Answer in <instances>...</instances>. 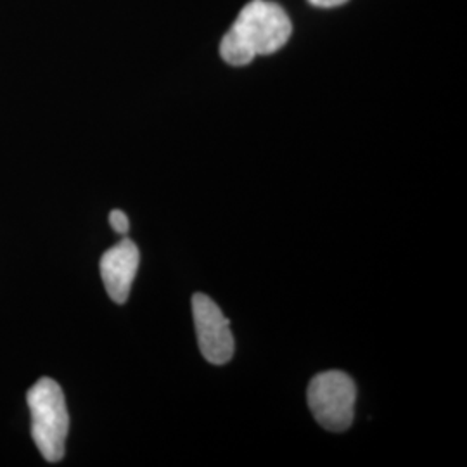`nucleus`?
Returning a JSON list of instances; mask_svg holds the SVG:
<instances>
[{
  "label": "nucleus",
  "instance_id": "obj_1",
  "mask_svg": "<svg viewBox=\"0 0 467 467\" xmlns=\"http://www.w3.org/2000/svg\"><path fill=\"white\" fill-rule=\"evenodd\" d=\"M291 32V19L279 4L251 0L222 38L220 56L233 67H246L256 56L283 49Z\"/></svg>",
  "mask_w": 467,
  "mask_h": 467
},
{
  "label": "nucleus",
  "instance_id": "obj_2",
  "mask_svg": "<svg viewBox=\"0 0 467 467\" xmlns=\"http://www.w3.org/2000/svg\"><path fill=\"white\" fill-rule=\"evenodd\" d=\"M32 414V438L47 462H59L67 451L69 414L63 388L50 378H40L26 391Z\"/></svg>",
  "mask_w": 467,
  "mask_h": 467
},
{
  "label": "nucleus",
  "instance_id": "obj_3",
  "mask_svg": "<svg viewBox=\"0 0 467 467\" xmlns=\"http://www.w3.org/2000/svg\"><path fill=\"white\" fill-rule=\"evenodd\" d=\"M308 405L318 424L333 433L347 431L353 422L357 388L348 374L327 370L308 386Z\"/></svg>",
  "mask_w": 467,
  "mask_h": 467
},
{
  "label": "nucleus",
  "instance_id": "obj_4",
  "mask_svg": "<svg viewBox=\"0 0 467 467\" xmlns=\"http://www.w3.org/2000/svg\"><path fill=\"white\" fill-rule=\"evenodd\" d=\"M192 316L202 357L215 366L227 364L234 355V336L229 318L215 301L196 293L192 296Z\"/></svg>",
  "mask_w": 467,
  "mask_h": 467
},
{
  "label": "nucleus",
  "instance_id": "obj_5",
  "mask_svg": "<svg viewBox=\"0 0 467 467\" xmlns=\"http://www.w3.org/2000/svg\"><path fill=\"white\" fill-rule=\"evenodd\" d=\"M140 253L134 241L121 239L117 246L109 248L100 258V277L109 298L123 305L130 296Z\"/></svg>",
  "mask_w": 467,
  "mask_h": 467
},
{
  "label": "nucleus",
  "instance_id": "obj_6",
  "mask_svg": "<svg viewBox=\"0 0 467 467\" xmlns=\"http://www.w3.org/2000/svg\"><path fill=\"white\" fill-rule=\"evenodd\" d=\"M109 223H111L113 231L121 234V235H125V234L129 233V229H130V220L121 210H113L109 213Z\"/></svg>",
  "mask_w": 467,
  "mask_h": 467
},
{
  "label": "nucleus",
  "instance_id": "obj_7",
  "mask_svg": "<svg viewBox=\"0 0 467 467\" xmlns=\"http://www.w3.org/2000/svg\"><path fill=\"white\" fill-rule=\"evenodd\" d=\"M312 5H316V7H337V5H343V4H347L348 0H308Z\"/></svg>",
  "mask_w": 467,
  "mask_h": 467
}]
</instances>
